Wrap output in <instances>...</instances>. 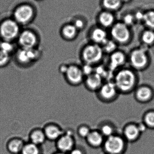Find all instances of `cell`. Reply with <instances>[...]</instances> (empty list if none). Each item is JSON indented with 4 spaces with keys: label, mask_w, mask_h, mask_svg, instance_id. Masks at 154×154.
<instances>
[{
    "label": "cell",
    "mask_w": 154,
    "mask_h": 154,
    "mask_svg": "<svg viewBox=\"0 0 154 154\" xmlns=\"http://www.w3.org/2000/svg\"><path fill=\"white\" fill-rule=\"evenodd\" d=\"M113 81L120 94L134 92L139 85L138 72L130 67H124L114 73Z\"/></svg>",
    "instance_id": "obj_1"
},
{
    "label": "cell",
    "mask_w": 154,
    "mask_h": 154,
    "mask_svg": "<svg viewBox=\"0 0 154 154\" xmlns=\"http://www.w3.org/2000/svg\"><path fill=\"white\" fill-rule=\"evenodd\" d=\"M105 54L100 45L90 43L83 46L80 52V58L82 64L94 67L102 64Z\"/></svg>",
    "instance_id": "obj_2"
},
{
    "label": "cell",
    "mask_w": 154,
    "mask_h": 154,
    "mask_svg": "<svg viewBox=\"0 0 154 154\" xmlns=\"http://www.w3.org/2000/svg\"><path fill=\"white\" fill-rule=\"evenodd\" d=\"M127 55L129 67L137 72L144 71L148 67L150 60L146 47L142 46L133 48Z\"/></svg>",
    "instance_id": "obj_3"
},
{
    "label": "cell",
    "mask_w": 154,
    "mask_h": 154,
    "mask_svg": "<svg viewBox=\"0 0 154 154\" xmlns=\"http://www.w3.org/2000/svg\"><path fill=\"white\" fill-rule=\"evenodd\" d=\"M96 93L99 101L107 104L113 103L120 95L113 80L105 82Z\"/></svg>",
    "instance_id": "obj_4"
},
{
    "label": "cell",
    "mask_w": 154,
    "mask_h": 154,
    "mask_svg": "<svg viewBox=\"0 0 154 154\" xmlns=\"http://www.w3.org/2000/svg\"><path fill=\"white\" fill-rule=\"evenodd\" d=\"M111 35L112 39L118 46H127L132 39V35L128 27L121 23H118L112 27Z\"/></svg>",
    "instance_id": "obj_5"
},
{
    "label": "cell",
    "mask_w": 154,
    "mask_h": 154,
    "mask_svg": "<svg viewBox=\"0 0 154 154\" xmlns=\"http://www.w3.org/2000/svg\"><path fill=\"white\" fill-rule=\"evenodd\" d=\"M128 63V55L124 51L119 49L108 55L107 67L113 73L126 66Z\"/></svg>",
    "instance_id": "obj_6"
},
{
    "label": "cell",
    "mask_w": 154,
    "mask_h": 154,
    "mask_svg": "<svg viewBox=\"0 0 154 154\" xmlns=\"http://www.w3.org/2000/svg\"><path fill=\"white\" fill-rule=\"evenodd\" d=\"M67 82L73 87H77L83 84L85 76L81 66L77 64H69L64 75Z\"/></svg>",
    "instance_id": "obj_7"
},
{
    "label": "cell",
    "mask_w": 154,
    "mask_h": 154,
    "mask_svg": "<svg viewBox=\"0 0 154 154\" xmlns=\"http://www.w3.org/2000/svg\"><path fill=\"white\" fill-rule=\"evenodd\" d=\"M18 32L19 28L16 23L10 20L4 22L0 28L1 35L6 41H9L15 38Z\"/></svg>",
    "instance_id": "obj_8"
},
{
    "label": "cell",
    "mask_w": 154,
    "mask_h": 154,
    "mask_svg": "<svg viewBox=\"0 0 154 154\" xmlns=\"http://www.w3.org/2000/svg\"><path fill=\"white\" fill-rule=\"evenodd\" d=\"M133 93L135 100L141 104L149 102L153 96L152 90L146 84L138 85Z\"/></svg>",
    "instance_id": "obj_9"
},
{
    "label": "cell",
    "mask_w": 154,
    "mask_h": 154,
    "mask_svg": "<svg viewBox=\"0 0 154 154\" xmlns=\"http://www.w3.org/2000/svg\"><path fill=\"white\" fill-rule=\"evenodd\" d=\"M104 82L105 81L102 77L94 72L91 75L85 77L83 84L88 91L96 93Z\"/></svg>",
    "instance_id": "obj_10"
},
{
    "label": "cell",
    "mask_w": 154,
    "mask_h": 154,
    "mask_svg": "<svg viewBox=\"0 0 154 154\" xmlns=\"http://www.w3.org/2000/svg\"><path fill=\"white\" fill-rule=\"evenodd\" d=\"M106 151L112 154H118L121 152L124 147V143L122 138L113 135L109 137L105 143Z\"/></svg>",
    "instance_id": "obj_11"
},
{
    "label": "cell",
    "mask_w": 154,
    "mask_h": 154,
    "mask_svg": "<svg viewBox=\"0 0 154 154\" xmlns=\"http://www.w3.org/2000/svg\"><path fill=\"white\" fill-rule=\"evenodd\" d=\"M56 147L59 152L66 153L72 150L73 140L70 132L64 133L56 141Z\"/></svg>",
    "instance_id": "obj_12"
},
{
    "label": "cell",
    "mask_w": 154,
    "mask_h": 154,
    "mask_svg": "<svg viewBox=\"0 0 154 154\" xmlns=\"http://www.w3.org/2000/svg\"><path fill=\"white\" fill-rule=\"evenodd\" d=\"M38 54L39 52L34 48H22L17 53V58L18 61L22 64H29L37 58Z\"/></svg>",
    "instance_id": "obj_13"
},
{
    "label": "cell",
    "mask_w": 154,
    "mask_h": 154,
    "mask_svg": "<svg viewBox=\"0 0 154 154\" xmlns=\"http://www.w3.org/2000/svg\"><path fill=\"white\" fill-rule=\"evenodd\" d=\"M43 129L47 140L56 142L62 135L64 132L56 125L49 124L44 127Z\"/></svg>",
    "instance_id": "obj_14"
},
{
    "label": "cell",
    "mask_w": 154,
    "mask_h": 154,
    "mask_svg": "<svg viewBox=\"0 0 154 154\" xmlns=\"http://www.w3.org/2000/svg\"><path fill=\"white\" fill-rule=\"evenodd\" d=\"M19 43L23 49H33L37 42L36 37L32 32L28 31L23 32L20 35Z\"/></svg>",
    "instance_id": "obj_15"
},
{
    "label": "cell",
    "mask_w": 154,
    "mask_h": 154,
    "mask_svg": "<svg viewBox=\"0 0 154 154\" xmlns=\"http://www.w3.org/2000/svg\"><path fill=\"white\" fill-rule=\"evenodd\" d=\"M25 143L22 138L13 137L6 143V150L11 154H20Z\"/></svg>",
    "instance_id": "obj_16"
},
{
    "label": "cell",
    "mask_w": 154,
    "mask_h": 154,
    "mask_svg": "<svg viewBox=\"0 0 154 154\" xmlns=\"http://www.w3.org/2000/svg\"><path fill=\"white\" fill-rule=\"evenodd\" d=\"M91 43L102 46L108 40L106 32L101 28H96L90 33Z\"/></svg>",
    "instance_id": "obj_17"
},
{
    "label": "cell",
    "mask_w": 154,
    "mask_h": 154,
    "mask_svg": "<svg viewBox=\"0 0 154 154\" xmlns=\"http://www.w3.org/2000/svg\"><path fill=\"white\" fill-rule=\"evenodd\" d=\"M33 14L32 8L28 5H23L16 10L14 13L15 19L21 23L28 21Z\"/></svg>",
    "instance_id": "obj_18"
},
{
    "label": "cell",
    "mask_w": 154,
    "mask_h": 154,
    "mask_svg": "<svg viewBox=\"0 0 154 154\" xmlns=\"http://www.w3.org/2000/svg\"><path fill=\"white\" fill-rule=\"evenodd\" d=\"M29 140V142L40 146L45 143L47 139L43 129L36 128L30 133Z\"/></svg>",
    "instance_id": "obj_19"
},
{
    "label": "cell",
    "mask_w": 154,
    "mask_h": 154,
    "mask_svg": "<svg viewBox=\"0 0 154 154\" xmlns=\"http://www.w3.org/2000/svg\"><path fill=\"white\" fill-rule=\"evenodd\" d=\"M125 136L129 140H134L137 139L141 134L137 124L129 123L126 125L124 130Z\"/></svg>",
    "instance_id": "obj_20"
},
{
    "label": "cell",
    "mask_w": 154,
    "mask_h": 154,
    "mask_svg": "<svg viewBox=\"0 0 154 154\" xmlns=\"http://www.w3.org/2000/svg\"><path fill=\"white\" fill-rule=\"evenodd\" d=\"M40 146L30 142H25L20 154H42Z\"/></svg>",
    "instance_id": "obj_21"
},
{
    "label": "cell",
    "mask_w": 154,
    "mask_h": 154,
    "mask_svg": "<svg viewBox=\"0 0 154 154\" xmlns=\"http://www.w3.org/2000/svg\"><path fill=\"white\" fill-rule=\"evenodd\" d=\"M62 35L66 39L72 40L76 38L77 34V29L74 25H68L62 29Z\"/></svg>",
    "instance_id": "obj_22"
},
{
    "label": "cell",
    "mask_w": 154,
    "mask_h": 154,
    "mask_svg": "<svg viewBox=\"0 0 154 154\" xmlns=\"http://www.w3.org/2000/svg\"><path fill=\"white\" fill-rule=\"evenodd\" d=\"M142 45L148 47L152 45L154 42V32L152 30H146L142 33L141 37Z\"/></svg>",
    "instance_id": "obj_23"
},
{
    "label": "cell",
    "mask_w": 154,
    "mask_h": 154,
    "mask_svg": "<svg viewBox=\"0 0 154 154\" xmlns=\"http://www.w3.org/2000/svg\"><path fill=\"white\" fill-rule=\"evenodd\" d=\"M87 138L88 142L92 145L95 146H99L103 142V137L100 132L96 131H91Z\"/></svg>",
    "instance_id": "obj_24"
},
{
    "label": "cell",
    "mask_w": 154,
    "mask_h": 154,
    "mask_svg": "<svg viewBox=\"0 0 154 154\" xmlns=\"http://www.w3.org/2000/svg\"><path fill=\"white\" fill-rule=\"evenodd\" d=\"M118 45L112 39H108L101 46L105 55H109L118 49Z\"/></svg>",
    "instance_id": "obj_25"
},
{
    "label": "cell",
    "mask_w": 154,
    "mask_h": 154,
    "mask_svg": "<svg viewBox=\"0 0 154 154\" xmlns=\"http://www.w3.org/2000/svg\"><path fill=\"white\" fill-rule=\"evenodd\" d=\"M99 20L103 26L106 27H109L114 22V16L110 13L104 12L99 16Z\"/></svg>",
    "instance_id": "obj_26"
},
{
    "label": "cell",
    "mask_w": 154,
    "mask_h": 154,
    "mask_svg": "<svg viewBox=\"0 0 154 154\" xmlns=\"http://www.w3.org/2000/svg\"><path fill=\"white\" fill-rule=\"evenodd\" d=\"M143 122L146 126L154 128V111H148L144 114Z\"/></svg>",
    "instance_id": "obj_27"
},
{
    "label": "cell",
    "mask_w": 154,
    "mask_h": 154,
    "mask_svg": "<svg viewBox=\"0 0 154 154\" xmlns=\"http://www.w3.org/2000/svg\"><path fill=\"white\" fill-rule=\"evenodd\" d=\"M103 4L107 9L115 10L120 6L121 0H104Z\"/></svg>",
    "instance_id": "obj_28"
},
{
    "label": "cell",
    "mask_w": 154,
    "mask_h": 154,
    "mask_svg": "<svg viewBox=\"0 0 154 154\" xmlns=\"http://www.w3.org/2000/svg\"><path fill=\"white\" fill-rule=\"evenodd\" d=\"M144 20L149 28L154 29V12L149 11L145 14Z\"/></svg>",
    "instance_id": "obj_29"
},
{
    "label": "cell",
    "mask_w": 154,
    "mask_h": 154,
    "mask_svg": "<svg viewBox=\"0 0 154 154\" xmlns=\"http://www.w3.org/2000/svg\"><path fill=\"white\" fill-rule=\"evenodd\" d=\"M114 128L111 125L108 124H105L102 125L101 127V132L102 134L106 136L109 137L113 135Z\"/></svg>",
    "instance_id": "obj_30"
},
{
    "label": "cell",
    "mask_w": 154,
    "mask_h": 154,
    "mask_svg": "<svg viewBox=\"0 0 154 154\" xmlns=\"http://www.w3.org/2000/svg\"><path fill=\"white\" fill-rule=\"evenodd\" d=\"M0 50L10 55V53L13 51L14 47L10 41H5L0 44Z\"/></svg>",
    "instance_id": "obj_31"
},
{
    "label": "cell",
    "mask_w": 154,
    "mask_h": 154,
    "mask_svg": "<svg viewBox=\"0 0 154 154\" xmlns=\"http://www.w3.org/2000/svg\"><path fill=\"white\" fill-rule=\"evenodd\" d=\"M10 55L0 50V67L6 66L10 61Z\"/></svg>",
    "instance_id": "obj_32"
},
{
    "label": "cell",
    "mask_w": 154,
    "mask_h": 154,
    "mask_svg": "<svg viewBox=\"0 0 154 154\" xmlns=\"http://www.w3.org/2000/svg\"><path fill=\"white\" fill-rule=\"evenodd\" d=\"M81 67L82 72L85 77L91 75L95 71V67L88 64H82Z\"/></svg>",
    "instance_id": "obj_33"
},
{
    "label": "cell",
    "mask_w": 154,
    "mask_h": 154,
    "mask_svg": "<svg viewBox=\"0 0 154 154\" xmlns=\"http://www.w3.org/2000/svg\"><path fill=\"white\" fill-rule=\"evenodd\" d=\"M91 131L88 127L87 126L82 125L79 128L78 133L80 136L83 137H87L90 134Z\"/></svg>",
    "instance_id": "obj_34"
},
{
    "label": "cell",
    "mask_w": 154,
    "mask_h": 154,
    "mask_svg": "<svg viewBox=\"0 0 154 154\" xmlns=\"http://www.w3.org/2000/svg\"><path fill=\"white\" fill-rule=\"evenodd\" d=\"M134 18L131 14H128L126 15L124 18V23L127 26L131 25L134 23Z\"/></svg>",
    "instance_id": "obj_35"
},
{
    "label": "cell",
    "mask_w": 154,
    "mask_h": 154,
    "mask_svg": "<svg viewBox=\"0 0 154 154\" xmlns=\"http://www.w3.org/2000/svg\"><path fill=\"white\" fill-rule=\"evenodd\" d=\"M137 125L140 133H143V132H144L146 130L147 126L143 122L142 123L137 124Z\"/></svg>",
    "instance_id": "obj_36"
},
{
    "label": "cell",
    "mask_w": 154,
    "mask_h": 154,
    "mask_svg": "<svg viewBox=\"0 0 154 154\" xmlns=\"http://www.w3.org/2000/svg\"><path fill=\"white\" fill-rule=\"evenodd\" d=\"M74 26L77 28V29H81L83 28L84 23H83V21L81 20H77L75 22Z\"/></svg>",
    "instance_id": "obj_37"
},
{
    "label": "cell",
    "mask_w": 154,
    "mask_h": 154,
    "mask_svg": "<svg viewBox=\"0 0 154 154\" xmlns=\"http://www.w3.org/2000/svg\"><path fill=\"white\" fill-rule=\"evenodd\" d=\"M68 65H66V64H63L61 65V66L60 67L59 71H60L61 74L64 75V74L66 73L67 71V69H68Z\"/></svg>",
    "instance_id": "obj_38"
},
{
    "label": "cell",
    "mask_w": 154,
    "mask_h": 154,
    "mask_svg": "<svg viewBox=\"0 0 154 154\" xmlns=\"http://www.w3.org/2000/svg\"><path fill=\"white\" fill-rule=\"evenodd\" d=\"M144 15L145 14H143V13L138 12L136 14V18L137 20H144Z\"/></svg>",
    "instance_id": "obj_39"
},
{
    "label": "cell",
    "mask_w": 154,
    "mask_h": 154,
    "mask_svg": "<svg viewBox=\"0 0 154 154\" xmlns=\"http://www.w3.org/2000/svg\"><path fill=\"white\" fill-rule=\"evenodd\" d=\"M70 154H82V153L80 150H78V149H74V150H72L71 151Z\"/></svg>",
    "instance_id": "obj_40"
},
{
    "label": "cell",
    "mask_w": 154,
    "mask_h": 154,
    "mask_svg": "<svg viewBox=\"0 0 154 154\" xmlns=\"http://www.w3.org/2000/svg\"><path fill=\"white\" fill-rule=\"evenodd\" d=\"M53 154H67L66 153H65L61 152H57L54 153Z\"/></svg>",
    "instance_id": "obj_41"
},
{
    "label": "cell",
    "mask_w": 154,
    "mask_h": 154,
    "mask_svg": "<svg viewBox=\"0 0 154 154\" xmlns=\"http://www.w3.org/2000/svg\"><path fill=\"white\" fill-rule=\"evenodd\" d=\"M124 1H127V0H124Z\"/></svg>",
    "instance_id": "obj_42"
}]
</instances>
